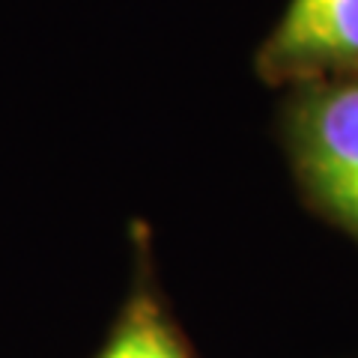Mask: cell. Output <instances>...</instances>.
<instances>
[{
    "label": "cell",
    "mask_w": 358,
    "mask_h": 358,
    "mask_svg": "<svg viewBox=\"0 0 358 358\" xmlns=\"http://www.w3.org/2000/svg\"><path fill=\"white\" fill-rule=\"evenodd\" d=\"M281 129L305 200L358 245V72L289 87Z\"/></svg>",
    "instance_id": "1"
},
{
    "label": "cell",
    "mask_w": 358,
    "mask_h": 358,
    "mask_svg": "<svg viewBox=\"0 0 358 358\" xmlns=\"http://www.w3.org/2000/svg\"><path fill=\"white\" fill-rule=\"evenodd\" d=\"M254 69L278 87L358 72V0H287Z\"/></svg>",
    "instance_id": "2"
},
{
    "label": "cell",
    "mask_w": 358,
    "mask_h": 358,
    "mask_svg": "<svg viewBox=\"0 0 358 358\" xmlns=\"http://www.w3.org/2000/svg\"><path fill=\"white\" fill-rule=\"evenodd\" d=\"M96 358H192L147 289L129 301L110 341Z\"/></svg>",
    "instance_id": "3"
}]
</instances>
